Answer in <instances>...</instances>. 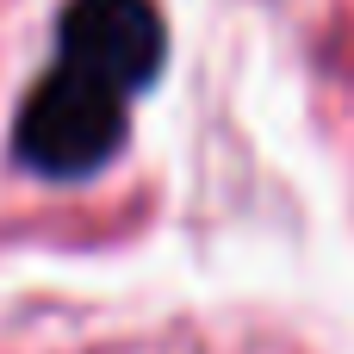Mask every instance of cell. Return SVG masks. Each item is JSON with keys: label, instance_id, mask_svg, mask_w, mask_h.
<instances>
[{"label": "cell", "instance_id": "obj_1", "mask_svg": "<svg viewBox=\"0 0 354 354\" xmlns=\"http://www.w3.org/2000/svg\"><path fill=\"white\" fill-rule=\"evenodd\" d=\"M162 68V12L149 0H75L62 12V56L19 118V156L37 174H93L118 137L124 106Z\"/></svg>", "mask_w": 354, "mask_h": 354}]
</instances>
